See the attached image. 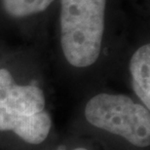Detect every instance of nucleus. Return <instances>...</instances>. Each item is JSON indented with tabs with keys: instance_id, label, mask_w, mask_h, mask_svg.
Returning <instances> with one entry per match:
<instances>
[{
	"instance_id": "nucleus-6",
	"label": "nucleus",
	"mask_w": 150,
	"mask_h": 150,
	"mask_svg": "<svg viewBox=\"0 0 150 150\" xmlns=\"http://www.w3.org/2000/svg\"><path fill=\"white\" fill-rule=\"evenodd\" d=\"M55 0H2L5 11L14 18H25L46 10Z\"/></svg>"
},
{
	"instance_id": "nucleus-3",
	"label": "nucleus",
	"mask_w": 150,
	"mask_h": 150,
	"mask_svg": "<svg viewBox=\"0 0 150 150\" xmlns=\"http://www.w3.org/2000/svg\"><path fill=\"white\" fill-rule=\"evenodd\" d=\"M53 119L46 111L25 115L0 109V143L14 150H36L50 139Z\"/></svg>"
},
{
	"instance_id": "nucleus-1",
	"label": "nucleus",
	"mask_w": 150,
	"mask_h": 150,
	"mask_svg": "<svg viewBox=\"0 0 150 150\" xmlns=\"http://www.w3.org/2000/svg\"><path fill=\"white\" fill-rule=\"evenodd\" d=\"M77 132L103 150H149L150 110L128 95L100 92L80 107Z\"/></svg>"
},
{
	"instance_id": "nucleus-5",
	"label": "nucleus",
	"mask_w": 150,
	"mask_h": 150,
	"mask_svg": "<svg viewBox=\"0 0 150 150\" xmlns=\"http://www.w3.org/2000/svg\"><path fill=\"white\" fill-rule=\"evenodd\" d=\"M131 84L137 100L150 110V45L139 47L131 57Z\"/></svg>"
},
{
	"instance_id": "nucleus-7",
	"label": "nucleus",
	"mask_w": 150,
	"mask_h": 150,
	"mask_svg": "<svg viewBox=\"0 0 150 150\" xmlns=\"http://www.w3.org/2000/svg\"><path fill=\"white\" fill-rule=\"evenodd\" d=\"M96 142L82 134H73L57 143H51L44 150H98Z\"/></svg>"
},
{
	"instance_id": "nucleus-2",
	"label": "nucleus",
	"mask_w": 150,
	"mask_h": 150,
	"mask_svg": "<svg viewBox=\"0 0 150 150\" xmlns=\"http://www.w3.org/2000/svg\"><path fill=\"white\" fill-rule=\"evenodd\" d=\"M106 0H61V49L75 68L90 67L103 49Z\"/></svg>"
},
{
	"instance_id": "nucleus-4",
	"label": "nucleus",
	"mask_w": 150,
	"mask_h": 150,
	"mask_svg": "<svg viewBox=\"0 0 150 150\" xmlns=\"http://www.w3.org/2000/svg\"><path fill=\"white\" fill-rule=\"evenodd\" d=\"M47 100L44 90L37 83L19 84L15 78L0 91V109L25 115L46 111Z\"/></svg>"
}]
</instances>
